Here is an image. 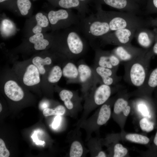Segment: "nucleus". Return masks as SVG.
<instances>
[{
  "label": "nucleus",
  "mask_w": 157,
  "mask_h": 157,
  "mask_svg": "<svg viewBox=\"0 0 157 157\" xmlns=\"http://www.w3.org/2000/svg\"><path fill=\"white\" fill-rule=\"evenodd\" d=\"M72 27L53 32L54 38L50 49L67 59L73 60L85 53L87 45L79 30Z\"/></svg>",
  "instance_id": "obj_1"
},
{
  "label": "nucleus",
  "mask_w": 157,
  "mask_h": 157,
  "mask_svg": "<svg viewBox=\"0 0 157 157\" xmlns=\"http://www.w3.org/2000/svg\"><path fill=\"white\" fill-rule=\"evenodd\" d=\"M97 16L106 22L111 31L119 29L129 28L137 29L141 27H149L148 20L135 14L123 11L103 10L101 5H96Z\"/></svg>",
  "instance_id": "obj_2"
},
{
  "label": "nucleus",
  "mask_w": 157,
  "mask_h": 157,
  "mask_svg": "<svg viewBox=\"0 0 157 157\" xmlns=\"http://www.w3.org/2000/svg\"><path fill=\"white\" fill-rule=\"evenodd\" d=\"M154 56L150 49L142 56L126 62L125 76L133 85L140 87L143 85L149 74L150 62Z\"/></svg>",
  "instance_id": "obj_3"
},
{
  "label": "nucleus",
  "mask_w": 157,
  "mask_h": 157,
  "mask_svg": "<svg viewBox=\"0 0 157 157\" xmlns=\"http://www.w3.org/2000/svg\"><path fill=\"white\" fill-rule=\"evenodd\" d=\"M53 32L34 34L24 38L17 47L11 51L12 54H34L50 49L54 38Z\"/></svg>",
  "instance_id": "obj_4"
},
{
  "label": "nucleus",
  "mask_w": 157,
  "mask_h": 157,
  "mask_svg": "<svg viewBox=\"0 0 157 157\" xmlns=\"http://www.w3.org/2000/svg\"><path fill=\"white\" fill-rule=\"evenodd\" d=\"M12 69L26 89L41 87V75L37 68L29 59L23 61H14Z\"/></svg>",
  "instance_id": "obj_5"
},
{
  "label": "nucleus",
  "mask_w": 157,
  "mask_h": 157,
  "mask_svg": "<svg viewBox=\"0 0 157 157\" xmlns=\"http://www.w3.org/2000/svg\"><path fill=\"white\" fill-rule=\"evenodd\" d=\"M112 90L111 86L101 84L93 88L84 96L83 112L77 124L87 119L89 114L96 108L107 101Z\"/></svg>",
  "instance_id": "obj_6"
},
{
  "label": "nucleus",
  "mask_w": 157,
  "mask_h": 157,
  "mask_svg": "<svg viewBox=\"0 0 157 157\" xmlns=\"http://www.w3.org/2000/svg\"><path fill=\"white\" fill-rule=\"evenodd\" d=\"M77 26L85 36L91 41L111 32L108 24L95 14L80 18Z\"/></svg>",
  "instance_id": "obj_7"
},
{
  "label": "nucleus",
  "mask_w": 157,
  "mask_h": 157,
  "mask_svg": "<svg viewBox=\"0 0 157 157\" xmlns=\"http://www.w3.org/2000/svg\"><path fill=\"white\" fill-rule=\"evenodd\" d=\"M71 10L60 8L49 11L47 14L51 32L68 28L74 25H78L80 18Z\"/></svg>",
  "instance_id": "obj_8"
},
{
  "label": "nucleus",
  "mask_w": 157,
  "mask_h": 157,
  "mask_svg": "<svg viewBox=\"0 0 157 157\" xmlns=\"http://www.w3.org/2000/svg\"><path fill=\"white\" fill-rule=\"evenodd\" d=\"M106 103L102 105L99 110L90 117L78 124V128H82L85 131L87 140L90 138L93 132H95L100 126L105 124L109 119L111 110L110 105Z\"/></svg>",
  "instance_id": "obj_9"
},
{
  "label": "nucleus",
  "mask_w": 157,
  "mask_h": 157,
  "mask_svg": "<svg viewBox=\"0 0 157 157\" xmlns=\"http://www.w3.org/2000/svg\"><path fill=\"white\" fill-rule=\"evenodd\" d=\"M29 59L37 68L41 75L43 76L56 62L61 63L67 59L50 49L33 54Z\"/></svg>",
  "instance_id": "obj_10"
},
{
  "label": "nucleus",
  "mask_w": 157,
  "mask_h": 157,
  "mask_svg": "<svg viewBox=\"0 0 157 157\" xmlns=\"http://www.w3.org/2000/svg\"><path fill=\"white\" fill-rule=\"evenodd\" d=\"M79 83L83 97L94 88L100 84L99 80L92 67L88 65L83 60L77 63Z\"/></svg>",
  "instance_id": "obj_11"
},
{
  "label": "nucleus",
  "mask_w": 157,
  "mask_h": 157,
  "mask_svg": "<svg viewBox=\"0 0 157 157\" xmlns=\"http://www.w3.org/2000/svg\"><path fill=\"white\" fill-rule=\"evenodd\" d=\"M137 29L124 28L111 31L101 37L99 39L101 45L111 44L125 46L131 44Z\"/></svg>",
  "instance_id": "obj_12"
},
{
  "label": "nucleus",
  "mask_w": 157,
  "mask_h": 157,
  "mask_svg": "<svg viewBox=\"0 0 157 157\" xmlns=\"http://www.w3.org/2000/svg\"><path fill=\"white\" fill-rule=\"evenodd\" d=\"M51 31L47 13L39 12L27 20L25 26L26 38L34 34Z\"/></svg>",
  "instance_id": "obj_13"
},
{
  "label": "nucleus",
  "mask_w": 157,
  "mask_h": 157,
  "mask_svg": "<svg viewBox=\"0 0 157 157\" xmlns=\"http://www.w3.org/2000/svg\"><path fill=\"white\" fill-rule=\"evenodd\" d=\"M54 89L58 91L61 99L66 108L71 111V112L74 113L82 108V98L79 96L77 91L60 88L57 84Z\"/></svg>",
  "instance_id": "obj_14"
},
{
  "label": "nucleus",
  "mask_w": 157,
  "mask_h": 157,
  "mask_svg": "<svg viewBox=\"0 0 157 157\" xmlns=\"http://www.w3.org/2000/svg\"><path fill=\"white\" fill-rule=\"evenodd\" d=\"M120 62L111 51L99 48L95 49L94 65L117 70Z\"/></svg>",
  "instance_id": "obj_15"
},
{
  "label": "nucleus",
  "mask_w": 157,
  "mask_h": 157,
  "mask_svg": "<svg viewBox=\"0 0 157 157\" xmlns=\"http://www.w3.org/2000/svg\"><path fill=\"white\" fill-rule=\"evenodd\" d=\"M149 49L134 47L131 44L117 46L111 51L121 61L127 62L144 55Z\"/></svg>",
  "instance_id": "obj_16"
},
{
  "label": "nucleus",
  "mask_w": 157,
  "mask_h": 157,
  "mask_svg": "<svg viewBox=\"0 0 157 157\" xmlns=\"http://www.w3.org/2000/svg\"><path fill=\"white\" fill-rule=\"evenodd\" d=\"M46 0L55 7L76 10L80 18L85 17L89 12L88 6L84 5L79 0Z\"/></svg>",
  "instance_id": "obj_17"
},
{
  "label": "nucleus",
  "mask_w": 157,
  "mask_h": 157,
  "mask_svg": "<svg viewBox=\"0 0 157 157\" xmlns=\"http://www.w3.org/2000/svg\"><path fill=\"white\" fill-rule=\"evenodd\" d=\"M63 76L61 64H55L42 76L41 87L46 86L53 90Z\"/></svg>",
  "instance_id": "obj_18"
},
{
  "label": "nucleus",
  "mask_w": 157,
  "mask_h": 157,
  "mask_svg": "<svg viewBox=\"0 0 157 157\" xmlns=\"http://www.w3.org/2000/svg\"><path fill=\"white\" fill-rule=\"evenodd\" d=\"M96 5L105 4L122 11L139 15L141 13L139 8L130 4L128 0H92Z\"/></svg>",
  "instance_id": "obj_19"
},
{
  "label": "nucleus",
  "mask_w": 157,
  "mask_h": 157,
  "mask_svg": "<svg viewBox=\"0 0 157 157\" xmlns=\"http://www.w3.org/2000/svg\"><path fill=\"white\" fill-rule=\"evenodd\" d=\"M98 77L100 84L112 86L120 80L116 74L117 70L94 65L92 67Z\"/></svg>",
  "instance_id": "obj_20"
},
{
  "label": "nucleus",
  "mask_w": 157,
  "mask_h": 157,
  "mask_svg": "<svg viewBox=\"0 0 157 157\" xmlns=\"http://www.w3.org/2000/svg\"><path fill=\"white\" fill-rule=\"evenodd\" d=\"M63 76L67 84L79 83V72L77 66L72 60L67 59L61 64Z\"/></svg>",
  "instance_id": "obj_21"
},
{
  "label": "nucleus",
  "mask_w": 157,
  "mask_h": 157,
  "mask_svg": "<svg viewBox=\"0 0 157 157\" xmlns=\"http://www.w3.org/2000/svg\"><path fill=\"white\" fill-rule=\"evenodd\" d=\"M156 33L148 27H141L136 31L135 37L138 44L143 48L149 49L154 44L155 38Z\"/></svg>",
  "instance_id": "obj_22"
},
{
  "label": "nucleus",
  "mask_w": 157,
  "mask_h": 157,
  "mask_svg": "<svg viewBox=\"0 0 157 157\" xmlns=\"http://www.w3.org/2000/svg\"><path fill=\"white\" fill-rule=\"evenodd\" d=\"M2 5L13 9L20 15L26 16L31 10L32 4L30 0H10Z\"/></svg>",
  "instance_id": "obj_23"
},
{
  "label": "nucleus",
  "mask_w": 157,
  "mask_h": 157,
  "mask_svg": "<svg viewBox=\"0 0 157 157\" xmlns=\"http://www.w3.org/2000/svg\"><path fill=\"white\" fill-rule=\"evenodd\" d=\"M114 112L116 114H119L122 112L125 116L128 115L131 111V107L128 101L122 98L118 99L114 105Z\"/></svg>",
  "instance_id": "obj_24"
},
{
  "label": "nucleus",
  "mask_w": 157,
  "mask_h": 157,
  "mask_svg": "<svg viewBox=\"0 0 157 157\" xmlns=\"http://www.w3.org/2000/svg\"><path fill=\"white\" fill-rule=\"evenodd\" d=\"M83 149L82 144L79 141L75 140L71 144L69 156L70 157H80L83 154Z\"/></svg>",
  "instance_id": "obj_25"
},
{
  "label": "nucleus",
  "mask_w": 157,
  "mask_h": 157,
  "mask_svg": "<svg viewBox=\"0 0 157 157\" xmlns=\"http://www.w3.org/2000/svg\"><path fill=\"white\" fill-rule=\"evenodd\" d=\"M144 85L151 90L157 88V67L149 73Z\"/></svg>",
  "instance_id": "obj_26"
},
{
  "label": "nucleus",
  "mask_w": 157,
  "mask_h": 157,
  "mask_svg": "<svg viewBox=\"0 0 157 157\" xmlns=\"http://www.w3.org/2000/svg\"><path fill=\"white\" fill-rule=\"evenodd\" d=\"M126 139L132 142L147 144L149 142L150 140L147 137L136 133H130L125 136Z\"/></svg>",
  "instance_id": "obj_27"
},
{
  "label": "nucleus",
  "mask_w": 157,
  "mask_h": 157,
  "mask_svg": "<svg viewBox=\"0 0 157 157\" xmlns=\"http://www.w3.org/2000/svg\"><path fill=\"white\" fill-rule=\"evenodd\" d=\"M65 111L66 109L64 106L59 105L54 108L48 107L44 109L43 111V114L46 117L52 115L60 116L64 114Z\"/></svg>",
  "instance_id": "obj_28"
},
{
  "label": "nucleus",
  "mask_w": 157,
  "mask_h": 157,
  "mask_svg": "<svg viewBox=\"0 0 157 157\" xmlns=\"http://www.w3.org/2000/svg\"><path fill=\"white\" fill-rule=\"evenodd\" d=\"M139 124L140 128L143 131L149 132L154 129V123L146 118L141 119Z\"/></svg>",
  "instance_id": "obj_29"
},
{
  "label": "nucleus",
  "mask_w": 157,
  "mask_h": 157,
  "mask_svg": "<svg viewBox=\"0 0 157 157\" xmlns=\"http://www.w3.org/2000/svg\"><path fill=\"white\" fill-rule=\"evenodd\" d=\"M128 152L127 149L121 144L117 143L114 147V157H123L125 156Z\"/></svg>",
  "instance_id": "obj_30"
},
{
  "label": "nucleus",
  "mask_w": 157,
  "mask_h": 157,
  "mask_svg": "<svg viewBox=\"0 0 157 157\" xmlns=\"http://www.w3.org/2000/svg\"><path fill=\"white\" fill-rule=\"evenodd\" d=\"M145 13L157 14V0H149Z\"/></svg>",
  "instance_id": "obj_31"
},
{
  "label": "nucleus",
  "mask_w": 157,
  "mask_h": 157,
  "mask_svg": "<svg viewBox=\"0 0 157 157\" xmlns=\"http://www.w3.org/2000/svg\"><path fill=\"white\" fill-rule=\"evenodd\" d=\"M10 153L8 150L6 148L4 141L1 139H0V157H8Z\"/></svg>",
  "instance_id": "obj_32"
},
{
  "label": "nucleus",
  "mask_w": 157,
  "mask_h": 157,
  "mask_svg": "<svg viewBox=\"0 0 157 157\" xmlns=\"http://www.w3.org/2000/svg\"><path fill=\"white\" fill-rule=\"evenodd\" d=\"M61 120L60 115H56L55 117L52 124V127L53 129H57L60 126Z\"/></svg>",
  "instance_id": "obj_33"
},
{
  "label": "nucleus",
  "mask_w": 157,
  "mask_h": 157,
  "mask_svg": "<svg viewBox=\"0 0 157 157\" xmlns=\"http://www.w3.org/2000/svg\"><path fill=\"white\" fill-rule=\"evenodd\" d=\"M38 131H36L34 132V133L31 136L33 142H35L37 145H43L45 143L43 141L40 140L38 138L37 136V133Z\"/></svg>",
  "instance_id": "obj_34"
},
{
  "label": "nucleus",
  "mask_w": 157,
  "mask_h": 157,
  "mask_svg": "<svg viewBox=\"0 0 157 157\" xmlns=\"http://www.w3.org/2000/svg\"><path fill=\"white\" fill-rule=\"evenodd\" d=\"M154 30L156 33L155 41L153 46L150 49L154 55H157V30Z\"/></svg>",
  "instance_id": "obj_35"
},
{
  "label": "nucleus",
  "mask_w": 157,
  "mask_h": 157,
  "mask_svg": "<svg viewBox=\"0 0 157 157\" xmlns=\"http://www.w3.org/2000/svg\"><path fill=\"white\" fill-rule=\"evenodd\" d=\"M139 108L144 115L145 116L148 115L149 113L147 107L145 104H140L139 106Z\"/></svg>",
  "instance_id": "obj_36"
},
{
  "label": "nucleus",
  "mask_w": 157,
  "mask_h": 157,
  "mask_svg": "<svg viewBox=\"0 0 157 157\" xmlns=\"http://www.w3.org/2000/svg\"><path fill=\"white\" fill-rule=\"evenodd\" d=\"M148 22L149 27H157V16L154 18L148 20Z\"/></svg>",
  "instance_id": "obj_37"
},
{
  "label": "nucleus",
  "mask_w": 157,
  "mask_h": 157,
  "mask_svg": "<svg viewBox=\"0 0 157 157\" xmlns=\"http://www.w3.org/2000/svg\"><path fill=\"white\" fill-rule=\"evenodd\" d=\"M49 105V102L47 101H43L40 103V105L41 108L43 110L47 108H48Z\"/></svg>",
  "instance_id": "obj_38"
},
{
  "label": "nucleus",
  "mask_w": 157,
  "mask_h": 157,
  "mask_svg": "<svg viewBox=\"0 0 157 157\" xmlns=\"http://www.w3.org/2000/svg\"><path fill=\"white\" fill-rule=\"evenodd\" d=\"M106 156V155L105 153L103 151H99L95 157H105Z\"/></svg>",
  "instance_id": "obj_39"
},
{
  "label": "nucleus",
  "mask_w": 157,
  "mask_h": 157,
  "mask_svg": "<svg viewBox=\"0 0 157 157\" xmlns=\"http://www.w3.org/2000/svg\"><path fill=\"white\" fill-rule=\"evenodd\" d=\"M84 5L88 6V4L92 0H79Z\"/></svg>",
  "instance_id": "obj_40"
},
{
  "label": "nucleus",
  "mask_w": 157,
  "mask_h": 157,
  "mask_svg": "<svg viewBox=\"0 0 157 157\" xmlns=\"http://www.w3.org/2000/svg\"><path fill=\"white\" fill-rule=\"evenodd\" d=\"M154 144L157 146V131L154 138Z\"/></svg>",
  "instance_id": "obj_41"
},
{
  "label": "nucleus",
  "mask_w": 157,
  "mask_h": 157,
  "mask_svg": "<svg viewBox=\"0 0 157 157\" xmlns=\"http://www.w3.org/2000/svg\"><path fill=\"white\" fill-rule=\"evenodd\" d=\"M10 0H0V3L1 5L3 4Z\"/></svg>",
  "instance_id": "obj_42"
},
{
  "label": "nucleus",
  "mask_w": 157,
  "mask_h": 157,
  "mask_svg": "<svg viewBox=\"0 0 157 157\" xmlns=\"http://www.w3.org/2000/svg\"><path fill=\"white\" fill-rule=\"evenodd\" d=\"M2 107L1 103H0V112H1L2 110Z\"/></svg>",
  "instance_id": "obj_43"
},
{
  "label": "nucleus",
  "mask_w": 157,
  "mask_h": 157,
  "mask_svg": "<svg viewBox=\"0 0 157 157\" xmlns=\"http://www.w3.org/2000/svg\"></svg>",
  "instance_id": "obj_44"
}]
</instances>
